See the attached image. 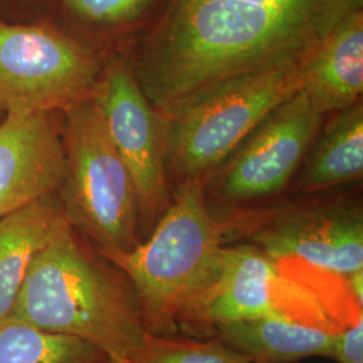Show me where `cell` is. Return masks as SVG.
<instances>
[{
	"label": "cell",
	"mask_w": 363,
	"mask_h": 363,
	"mask_svg": "<svg viewBox=\"0 0 363 363\" xmlns=\"http://www.w3.org/2000/svg\"><path fill=\"white\" fill-rule=\"evenodd\" d=\"M301 88L265 117L235 155L220 182L228 201H247L280 191L301 162L320 124Z\"/></svg>",
	"instance_id": "obj_9"
},
{
	"label": "cell",
	"mask_w": 363,
	"mask_h": 363,
	"mask_svg": "<svg viewBox=\"0 0 363 363\" xmlns=\"http://www.w3.org/2000/svg\"><path fill=\"white\" fill-rule=\"evenodd\" d=\"M169 0H55L73 23L97 30L120 31L147 25L148 31L164 13Z\"/></svg>",
	"instance_id": "obj_17"
},
{
	"label": "cell",
	"mask_w": 363,
	"mask_h": 363,
	"mask_svg": "<svg viewBox=\"0 0 363 363\" xmlns=\"http://www.w3.org/2000/svg\"><path fill=\"white\" fill-rule=\"evenodd\" d=\"M331 358L337 363H363V316L355 315L350 325L335 333Z\"/></svg>",
	"instance_id": "obj_19"
},
{
	"label": "cell",
	"mask_w": 363,
	"mask_h": 363,
	"mask_svg": "<svg viewBox=\"0 0 363 363\" xmlns=\"http://www.w3.org/2000/svg\"><path fill=\"white\" fill-rule=\"evenodd\" d=\"M363 0H169L138 82L169 115L229 78L307 62Z\"/></svg>",
	"instance_id": "obj_1"
},
{
	"label": "cell",
	"mask_w": 363,
	"mask_h": 363,
	"mask_svg": "<svg viewBox=\"0 0 363 363\" xmlns=\"http://www.w3.org/2000/svg\"><path fill=\"white\" fill-rule=\"evenodd\" d=\"M96 54L50 22L0 18V108L4 113L61 112L91 100L101 79Z\"/></svg>",
	"instance_id": "obj_6"
},
{
	"label": "cell",
	"mask_w": 363,
	"mask_h": 363,
	"mask_svg": "<svg viewBox=\"0 0 363 363\" xmlns=\"http://www.w3.org/2000/svg\"><path fill=\"white\" fill-rule=\"evenodd\" d=\"M220 339L255 363H286L308 357H330L335 330L271 315L218 325Z\"/></svg>",
	"instance_id": "obj_14"
},
{
	"label": "cell",
	"mask_w": 363,
	"mask_h": 363,
	"mask_svg": "<svg viewBox=\"0 0 363 363\" xmlns=\"http://www.w3.org/2000/svg\"><path fill=\"white\" fill-rule=\"evenodd\" d=\"M10 316L128 359L150 333L128 280L88 255L69 222L33 259Z\"/></svg>",
	"instance_id": "obj_2"
},
{
	"label": "cell",
	"mask_w": 363,
	"mask_h": 363,
	"mask_svg": "<svg viewBox=\"0 0 363 363\" xmlns=\"http://www.w3.org/2000/svg\"><path fill=\"white\" fill-rule=\"evenodd\" d=\"M308 61L229 78L167 117L171 169L184 179L202 178L303 88Z\"/></svg>",
	"instance_id": "obj_5"
},
{
	"label": "cell",
	"mask_w": 363,
	"mask_h": 363,
	"mask_svg": "<svg viewBox=\"0 0 363 363\" xmlns=\"http://www.w3.org/2000/svg\"><path fill=\"white\" fill-rule=\"evenodd\" d=\"M337 113L307 160L300 179L304 191L328 190L362 177V104Z\"/></svg>",
	"instance_id": "obj_15"
},
{
	"label": "cell",
	"mask_w": 363,
	"mask_h": 363,
	"mask_svg": "<svg viewBox=\"0 0 363 363\" xmlns=\"http://www.w3.org/2000/svg\"><path fill=\"white\" fill-rule=\"evenodd\" d=\"M94 100L108 135L130 171L140 214L154 220L167 208L164 128L130 70L112 60L103 70Z\"/></svg>",
	"instance_id": "obj_8"
},
{
	"label": "cell",
	"mask_w": 363,
	"mask_h": 363,
	"mask_svg": "<svg viewBox=\"0 0 363 363\" xmlns=\"http://www.w3.org/2000/svg\"><path fill=\"white\" fill-rule=\"evenodd\" d=\"M4 115H6V113H4V112L1 111V108H0V121H1V118L4 117Z\"/></svg>",
	"instance_id": "obj_22"
},
{
	"label": "cell",
	"mask_w": 363,
	"mask_h": 363,
	"mask_svg": "<svg viewBox=\"0 0 363 363\" xmlns=\"http://www.w3.org/2000/svg\"><path fill=\"white\" fill-rule=\"evenodd\" d=\"M132 363H255L222 340L186 342L148 333Z\"/></svg>",
	"instance_id": "obj_18"
},
{
	"label": "cell",
	"mask_w": 363,
	"mask_h": 363,
	"mask_svg": "<svg viewBox=\"0 0 363 363\" xmlns=\"http://www.w3.org/2000/svg\"><path fill=\"white\" fill-rule=\"evenodd\" d=\"M65 177L58 190L66 220L106 259L130 252L138 237L139 201L94 97L64 112Z\"/></svg>",
	"instance_id": "obj_4"
},
{
	"label": "cell",
	"mask_w": 363,
	"mask_h": 363,
	"mask_svg": "<svg viewBox=\"0 0 363 363\" xmlns=\"http://www.w3.org/2000/svg\"><path fill=\"white\" fill-rule=\"evenodd\" d=\"M58 113H6L0 121V217L57 194L66 157Z\"/></svg>",
	"instance_id": "obj_10"
},
{
	"label": "cell",
	"mask_w": 363,
	"mask_h": 363,
	"mask_svg": "<svg viewBox=\"0 0 363 363\" xmlns=\"http://www.w3.org/2000/svg\"><path fill=\"white\" fill-rule=\"evenodd\" d=\"M106 363H132L128 358L125 357H118V355H105Z\"/></svg>",
	"instance_id": "obj_20"
},
{
	"label": "cell",
	"mask_w": 363,
	"mask_h": 363,
	"mask_svg": "<svg viewBox=\"0 0 363 363\" xmlns=\"http://www.w3.org/2000/svg\"><path fill=\"white\" fill-rule=\"evenodd\" d=\"M10 1H15V3H28L31 0H10Z\"/></svg>",
	"instance_id": "obj_21"
},
{
	"label": "cell",
	"mask_w": 363,
	"mask_h": 363,
	"mask_svg": "<svg viewBox=\"0 0 363 363\" xmlns=\"http://www.w3.org/2000/svg\"><path fill=\"white\" fill-rule=\"evenodd\" d=\"M65 222L55 194L0 217V319L10 316L33 259Z\"/></svg>",
	"instance_id": "obj_13"
},
{
	"label": "cell",
	"mask_w": 363,
	"mask_h": 363,
	"mask_svg": "<svg viewBox=\"0 0 363 363\" xmlns=\"http://www.w3.org/2000/svg\"><path fill=\"white\" fill-rule=\"evenodd\" d=\"M223 238V225L208 211L202 178H186L151 237L106 257L135 291L151 334L166 335L206 286Z\"/></svg>",
	"instance_id": "obj_3"
},
{
	"label": "cell",
	"mask_w": 363,
	"mask_h": 363,
	"mask_svg": "<svg viewBox=\"0 0 363 363\" xmlns=\"http://www.w3.org/2000/svg\"><path fill=\"white\" fill-rule=\"evenodd\" d=\"M303 89L322 116L359 103L363 91V11L339 23L312 54Z\"/></svg>",
	"instance_id": "obj_12"
},
{
	"label": "cell",
	"mask_w": 363,
	"mask_h": 363,
	"mask_svg": "<svg viewBox=\"0 0 363 363\" xmlns=\"http://www.w3.org/2000/svg\"><path fill=\"white\" fill-rule=\"evenodd\" d=\"M99 363H106V358H104V359H103V361H101V362H99Z\"/></svg>",
	"instance_id": "obj_23"
},
{
	"label": "cell",
	"mask_w": 363,
	"mask_h": 363,
	"mask_svg": "<svg viewBox=\"0 0 363 363\" xmlns=\"http://www.w3.org/2000/svg\"><path fill=\"white\" fill-rule=\"evenodd\" d=\"M245 232L277 265L298 261L345 281L363 271L362 210L351 203L280 208Z\"/></svg>",
	"instance_id": "obj_7"
},
{
	"label": "cell",
	"mask_w": 363,
	"mask_h": 363,
	"mask_svg": "<svg viewBox=\"0 0 363 363\" xmlns=\"http://www.w3.org/2000/svg\"><path fill=\"white\" fill-rule=\"evenodd\" d=\"M280 279V265L259 247L222 245L206 286L182 312L179 320L217 328L255 318L288 315L274 298Z\"/></svg>",
	"instance_id": "obj_11"
},
{
	"label": "cell",
	"mask_w": 363,
	"mask_h": 363,
	"mask_svg": "<svg viewBox=\"0 0 363 363\" xmlns=\"http://www.w3.org/2000/svg\"><path fill=\"white\" fill-rule=\"evenodd\" d=\"M104 358L79 337L49 333L13 316L0 319V363H99Z\"/></svg>",
	"instance_id": "obj_16"
}]
</instances>
